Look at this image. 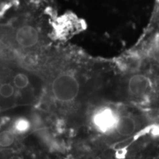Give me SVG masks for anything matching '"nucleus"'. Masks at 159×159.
<instances>
[{"label": "nucleus", "instance_id": "nucleus-1", "mask_svg": "<svg viewBox=\"0 0 159 159\" xmlns=\"http://www.w3.org/2000/svg\"><path fill=\"white\" fill-rule=\"evenodd\" d=\"M80 91V83L78 79L71 73H62L54 79L52 83L53 97L60 102H74Z\"/></svg>", "mask_w": 159, "mask_h": 159}, {"label": "nucleus", "instance_id": "nucleus-2", "mask_svg": "<svg viewBox=\"0 0 159 159\" xmlns=\"http://www.w3.org/2000/svg\"><path fill=\"white\" fill-rule=\"evenodd\" d=\"M119 115L110 107H102L94 112L92 116V124L97 131L108 134L115 130Z\"/></svg>", "mask_w": 159, "mask_h": 159}, {"label": "nucleus", "instance_id": "nucleus-3", "mask_svg": "<svg viewBox=\"0 0 159 159\" xmlns=\"http://www.w3.org/2000/svg\"><path fill=\"white\" fill-rule=\"evenodd\" d=\"M15 41L21 48H33L39 43V33L36 27L31 25L19 26L15 32Z\"/></svg>", "mask_w": 159, "mask_h": 159}, {"label": "nucleus", "instance_id": "nucleus-4", "mask_svg": "<svg viewBox=\"0 0 159 159\" xmlns=\"http://www.w3.org/2000/svg\"><path fill=\"white\" fill-rule=\"evenodd\" d=\"M30 77L25 73H16L13 77V85L15 86V88L20 89V90H23V89H27L30 85Z\"/></svg>", "mask_w": 159, "mask_h": 159}, {"label": "nucleus", "instance_id": "nucleus-5", "mask_svg": "<svg viewBox=\"0 0 159 159\" xmlns=\"http://www.w3.org/2000/svg\"><path fill=\"white\" fill-rule=\"evenodd\" d=\"M15 137L13 133L10 130H4L0 135V146L2 148H7L14 143Z\"/></svg>", "mask_w": 159, "mask_h": 159}, {"label": "nucleus", "instance_id": "nucleus-6", "mask_svg": "<svg viewBox=\"0 0 159 159\" xmlns=\"http://www.w3.org/2000/svg\"><path fill=\"white\" fill-rule=\"evenodd\" d=\"M30 128V123L27 119L19 118L16 119L13 124V129L16 133L24 134L28 131Z\"/></svg>", "mask_w": 159, "mask_h": 159}, {"label": "nucleus", "instance_id": "nucleus-7", "mask_svg": "<svg viewBox=\"0 0 159 159\" xmlns=\"http://www.w3.org/2000/svg\"><path fill=\"white\" fill-rule=\"evenodd\" d=\"M13 84L10 83H4L0 87V95L4 99H9L14 94L15 88Z\"/></svg>", "mask_w": 159, "mask_h": 159}, {"label": "nucleus", "instance_id": "nucleus-8", "mask_svg": "<svg viewBox=\"0 0 159 159\" xmlns=\"http://www.w3.org/2000/svg\"><path fill=\"white\" fill-rule=\"evenodd\" d=\"M153 21H154L155 25H156V27L155 31L159 32V0H158V5H157L156 11L155 12Z\"/></svg>", "mask_w": 159, "mask_h": 159}, {"label": "nucleus", "instance_id": "nucleus-9", "mask_svg": "<svg viewBox=\"0 0 159 159\" xmlns=\"http://www.w3.org/2000/svg\"><path fill=\"white\" fill-rule=\"evenodd\" d=\"M7 159H25V158H24V156H21V155L13 154L11 155Z\"/></svg>", "mask_w": 159, "mask_h": 159}]
</instances>
